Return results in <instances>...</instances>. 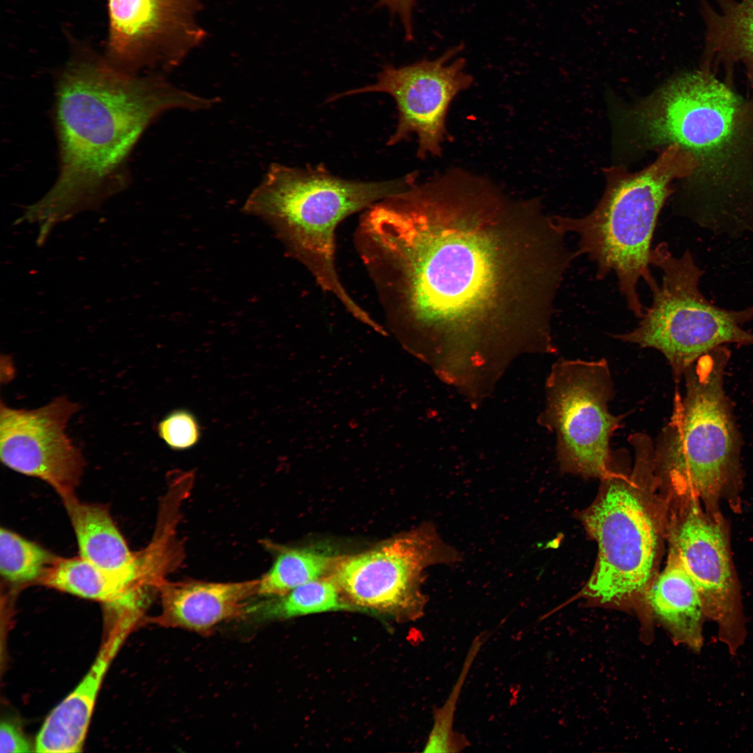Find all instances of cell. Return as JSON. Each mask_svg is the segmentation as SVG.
Here are the masks:
<instances>
[{
    "instance_id": "obj_5",
    "label": "cell",
    "mask_w": 753,
    "mask_h": 753,
    "mask_svg": "<svg viewBox=\"0 0 753 753\" xmlns=\"http://www.w3.org/2000/svg\"><path fill=\"white\" fill-rule=\"evenodd\" d=\"M696 167L691 154L677 145L665 146L644 169H607L606 185L593 209L581 218L556 216L565 234L578 237L577 252L595 264L596 278L616 274L628 309L641 319L646 307L638 293L643 279L648 288L652 275L651 243L660 213L674 192L675 180L689 178Z\"/></svg>"
},
{
    "instance_id": "obj_21",
    "label": "cell",
    "mask_w": 753,
    "mask_h": 753,
    "mask_svg": "<svg viewBox=\"0 0 753 753\" xmlns=\"http://www.w3.org/2000/svg\"><path fill=\"white\" fill-rule=\"evenodd\" d=\"M275 552L272 566L259 579L258 595L280 596L328 576L338 556L323 547H288L266 542Z\"/></svg>"
},
{
    "instance_id": "obj_4",
    "label": "cell",
    "mask_w": 753,
    "mask_h": 753,
    "mask_svg": "<svg viewBox=\"0 0 753 753\" xmlns=\"http://www.w3.org/2000/svg\"><path fill=\"white\" fill-rule=\"evenodd\" d=\"M411 175L381 181L340 178L324 165L272 164L243 208L273 228L287 252L335 296L354 318L371 328L377 322L352 298L335 265V230L349 215L406 189Z\"/></svg>"
},
{
    "instance_id": "obj_18",
    "label": "cell",
    "mask_w": 753,
    "mask_h": 753,
    "mask_svg": "<svg viewBox=\"0 0 753 753\" xmlns=\"http://www.w3.org/2000/svg\"><path fill=\"white\" fill-rule=\"evenodd\" d=\"M654 616L672 639L694 652L703 645L706 618L693 581L674 554L647 595Z\"/></svg>"
},
{
    "instance_id": "obj_26",
    "label": "cell",
    "mask_w": 753,
    "mask_h": 753,
    "mask_svg": "<svg viewBox=\"0 0 753 753\" xmlns=\"http://www.w3.org/2000/svg\"><path fill=\"white\" fill-rule=\"evenodd\" d=\"M31 751V745L21 727L12 721H2L0 726V752L18 753Z\"/></svg>"
},
{
    "instance_id": "obj_11",
    "label": "cell",
    "mask_w": 753,
    "mask_h": 753,
    "mask_svg": "<svg viewBox=\"0 0 753 753\" xmlns=\"http://www.w3.org/2000/svg\"><path fill=\"white\" fill-rule=\"evenodd\" d=\"M462 49L455 46L432 60L423 59L411 65L386 66L372 84L333 96L379 92L391 96L397 105L398 123L387 145L396 144L416 135L417 156H440L448 135L446 118L455 96L469 89L473 77L465 70L466 61L455 58Z\"/></svg>"
},
{
    "instance_id": "obj_2",
    "label": "cell",
    "mask_w": 753,
    "mask_h": 753,
    "mask_svg": "<svg viewBox=\"0 0 753 753\" xmlns=\"http://www.w3.org/2000/svg\"><path fill=\"white\" fill-rule=\"evenodd\" d=\"M215 102L161 78L134 77L102 61L73 62L56 89L59 175L30 213L51 222L95 205L123 188L128 155L158 116Z\"/></svg>"
},
{
    "instance_id": "obj_27",
    "label": "cell",
    "mask_w": 753,
    "mask_h": 753,
    "mask_svg": "<svg viewBox=\"0 0 753 753\" xmlns=\"http://www.w3.org/2000/svg\"><path fill=\"white\" fill-rule=\"evenodd\" d=\"M417 0H379V5L397 15L403 25L406 38L413 39L412 13Z\"/></svg>"
},
{
    "instance_id": "obj_12",
    "label": "cell",
    "mask_w": 753,
    "mask_h": 753,
    "mask_svg": "<svg viewBox=\"0 0 753 753\" xmlns=\"http://www.w3.org/2000/svg\"><path fill=\"white\" fill-rule=\"evenodd\" d=\"M689 505L676 528L674 554L699 593L706 618L717 627L718 637L731 655L743 645L746 629L728 531L720 512Z\"/></svg>"
},
{
    "instance_id": "obj_6",
    "label": "cell",
    "mask_w": 753,
    "mask_h": 753,
    "mask_svg": "<svg viewBox=\"0 0 753 753\" xmlns=\"http://www.w3.org/2000/svg\"><path fill=\"white\" fill-rule=\"evenodd\" d=\"M729 356L720 347L686 370L684 395L676 392L670 420L655 443V459L674 487L715 512L740 476V435L723 386Z\"/></svg>"
},
{
    "instance_id": "obj_16",
    "label": "cell",
    "mask_w": 753,
    "mask_h": 753,
    "mask_svg": "<svg viewBox=\"0 0 753 753\" xmlns=\"http://www.w3.org/2000/svg\"><path fill=\"white\" fill-rule=\"evenodd\" d=\"M138 619L137 616L130 614L121 616L83 679L46 717L36 738V752L75 753L82 751L106 671Z\"/></svg>"
},
{
    "instance_id": "obj_24",
    "label": "cell",
    "mask_w": 753,
    "mask_h": 753,
    "mask_svg": "<svg viewBox=\"0 0 753 753\" xmlns=\"http://www.w3.org/2000/svg\"><path fill=\"white\" fill-rule=\"evenodd\" d=\"M482 636L475 638L469 648L462 669L444 703L434 711L433 725L424 752L454 753L469 745L464 736L454 729L455 712L459 695L471 667L483 644Z\"/></svg>"
},
{
    "instance_id": "obj_7",
    "label": "cell",
    "mask_w": 753,
    "mask_h": 753,
    "mask_svg": "<svg viewBox=\"0 0 753 753\" xmlns=\"http://www.w3.org/2000/svg\"><path fill=\"white\" fill-rule=\"evenodd\" d=\"M651 265L662 273L651 305L637 326L614 335L621 341L661 352L676 381L703 355L728 343L753 345V334L742 325L753 319V307L740 310L719 307L701 293L703 271L687 250L675 257L665 242L652 249Z\"/></svg>"
},
{
    "instance_id": "obj_3",
    "label": "cell",
    "mask_w": 753,
    "mask_h": 753,
    "mask_svg": "<svg viewBox=\"0 0 753 753\" xmlns=\"http://www.w3.org/2000/svg\"><path fill=\"white\" fill-rule=\"evenodd\" d=\"M623 119L632 145L692 155L694 221L731 235L753 229V106L704 68L669 79Z\"/></svg>"
},
{
    "instance_id": "obj_25",
    "label": "cell",
    "mask_w": 753,
    "mask_h": 753,
    "mask_svg": "<svg viewBox=\"0 0 753 753\" xmlns=\"http://www.w3.org/2000/svg\"><path fill=\"white\" fill-rule=\"evenodd\" d=\"M158 432L165 443L175 450L195 446L201 436V428L197 418L184 409L167 414L159 423Z\"/></svg>"
},
{
    "instance_id": "obj_19",
    "label": "cell",
    "mask_w": 753,
    "mask_h": 753,
    "mask_svg": "<svg viewBox=\"0 0 753 753\" xmlns=\"http://www.w3.org/2000/svg\"><path fill=\"white\" fill-rule=\"evenodd\" d=\"M715 3V8L701 6L706 24L704 57L719 63L742 62L753 82V0Z\"/></svg>"
},
{
    "instance_id": "obj_10",
    "label": "cell",
    "mask_w": 753,
    "mask_h": 753,
    "mask_svg": "<svg viewBox=\"0 0 753 753\" xmlns=\"http://www.w3.org/2000/svg\"><path fill=\"white\" fill-rule=\"evenodd\" d=\"M584 520L598 545L596 567L586 595L611 603L642 591L651 575L657 538L639 499L623 482L611 481Z\"/></svg>"
},
{
    "instance_id": "obj_20",
    "label": "cell",
    "mask_w": 753,
    "mask_h": 753,
    "mask_svg": "<svg viewBox=\"0 0 753 753\" xmlns=\"http://www.w3.org/2000/svg\"><path fill=\"white\" fill-rule=\"evenodd\" d=\"M40 584L81 598L114 605L143 602L132 584L102 570L82 556L55 558L45 571Z\"/></svg>"
},
{
    "instance_id": "obj_8",
    "label": "cell",
    "mask_w": 753,
    "mask_h": 753,
    "mask_svg": "<svg viewBox=\"0 0 753 753\" xmlns=\"http://www.w3.org/2000/svg\"><path fill=\"white\" fill-rule=\"evenodd\" d=\"M462 560L435 526L425 522L366 550L338 556L328 577L356 610L409 621L423 615L427 602L421 591L424 570Z\"/></svg>"
},
{
    "instance_id": "obj_23",
    "label": "cell",
    "mask_w": 753,
    "mask_h": 753,
    "mask_svg": "<svg viewBox=\"0 0 753 753\" xmlns=\"http://www.w3.org/2000/svg\"><path fill=\"white\" fill-rule=\"evenodd\" d=\"M54 559L36 543L1 528L0 571L5 580L17 584L39 581Z\"/></svg>"
},
{
    "instance_id": "obj_22",
    "label": "cell",
    "mask_w": 753,
    "mask_h": 753,
    "mask_svg": "<svg viewBox=\"0 0 753 753\" xmlns=\"http://www.w3.org/2000/svg\"><path fill=\"white\" fill-rule=\"evenodd\" d=\"M342 610L356 609L343 598L336 584L326 576L284 595L250 602L245 615L256 621H268Z\"/></svg>"
},
{
    "instance_id": "obj_13",
    "label": "cell",
    "mask_w": 753,
    "mask_h": 753,
    "mask_svg": "<svg viewBox=\"0 0 753 753\" xmlns=\"http://www.w3.org/2000/svg\"><path fill=\"white\" fill-rule=\"evenodd\" d=\"M66 397L32 410L1 402L0 457L9 469L50 485L63 501L75 497L84 466L79 450L66 433L78 410Z\"/></svg>"
},
{
    "instance_id": "obj_14",
    "label": "cell",
    "mask_w": 753,
    "mask_h": 753,
    "mask_svg": "<svg viewBox=\"0 0 753 753\" xmlns=\"http://www.w3.org/2000/svg\"><path fill=\"white\" fill-rule=\"evenodd\" d=\"M197 0H108L112 56L140 64L174 66L201 39L194 20Z\"/></svg>"
},
{
    "instance_id": "obj_15",
    "label": "cell",
    "mask_w": 753,
    "mask_h": 753,
    "mask_svg": "<svg viewBox=\"0 0 753 753\" xmlns=\"http://www.w3.org/2000/svg\"><path fill=\"white\" fill-rule=\"evenodd\" d=\"M259 584V579L236 582L165 579L156 586L161 612L154 620L166 628L208 635L222 622L245 615L251 598L258 595Z\"/></svg>"
},
{
    "instance_id": "obj_17",
    "label": "cell",
    "mask_w": 753,
    "mask_h": 753,
    "mask_svg": "<svg viewBox=\"0 0 753 753\" xmlns=\"http://www.w3.org/2000/svg\"><path fill=\"white\" fill-rule=\"evenodd\" d=\"M76 535L80 556L102 570L131 584L140 577L142 564L130 550L107 508L81 502L64 501Z\"/></svg>"
},
{
    "instance_id": "obj_1",
    "label": "cell",
    "mask_w": 753,
    "mask_h": 753,
    "mask_svg": "<svg viewBox=\"0 0 753 753\" xmlns=\"http://www.w3.org/2000/svg\"><path fill=\"white\" fill-rule=\"evenodd\" d=\"M565 235L540 201L454 169L363 211L354 244L392 334L469 390L519 356L556 351L554 299L579 257Z\"/></svg>"
},
{
    "instance_id": "obj_9",
    "label": "cell",
    "mask_w": 753,
    "mask_h": 753,
    "mask_svg": "<svg viewBox=\"0 0 753 753\" xmlns=\"http://www.w3.org/2000/svg\"><path fill=\"white\" fill-rule=\"evenodd\" d=\"M614 397L605 358H561L552 365L538 421L555 434L557 457L564 469L591 476L608 474L610 438L623 419L609 410Z\"/></svg>"
}]
</instances>
